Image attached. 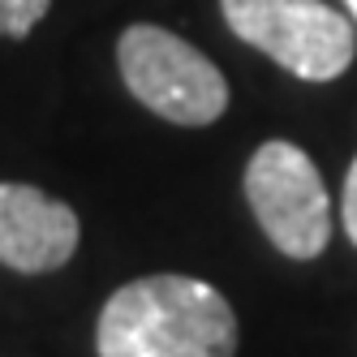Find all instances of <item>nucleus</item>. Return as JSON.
I'll list each match as a JSON object with an SVG mask.
<instances>
[{
    "instance_id": "nucleus-4",
    "label": "nucleus",
    "mask_w": 357,
    "mask_h": 357,
    "mask_svg": "<svg viewBox=\"0 0 357 357\" xmlns=\"http://www.w3.org/2000/svg\"><path fill=\"white\" fill-rule=\"evenodd\" d=\"M245 202L263 237L297 263H310L331 241L327 185L297 142L271 138L245 164Z\"/></svg>"
},
{
    "instance_id": "nucleus-2",
    "label": "nucleus",
    "mask_w": 357,
    "mask_h": 357,
    "mask_svg": "<svg viewBox=\"0 0 357 357\" xmlns=\"http://www.w3.org/2000/svg\"><path fill=\"white\" fill-rule=\"evenodd\" d=\"M116 69L142 108L155 116L202 130L215 125L228 108V82L224 73L198 52L194 43L151 22H134L116 39Z\"/></svg>"
},
{
    "instance_id": "nucleus-8",
    "label": "nucleus",
    "mask_w": 357,
    "mask_h": 357,
    "mask_svg": "<svg viewBox=\"0 0 357 357\" xmlns=\"http://www.w3.org/2000/svg\"><path fill=\"white\" fill-rule=\"evenodd\" d=\"M344 5H349V13H353V22H357V0H344Z\"/></svg>"
},
{
    "instance_id": "nucleus-1",
    "label": "nucleus",
    "mask_w": 357,
    "mask_h": 357,
    "mask_svg": "<svg viewBox=\"0 0 357 357\" xmlns=\"http://www.w3.org/2000/svg\"><path fill=\"white\" fill-rule=\"evenodd\" d=\"M99 357H233L237 314L194 275H142L121 284L95 323Z\"/></svg>"
},
{
    "instance_id": "nucleus-6",
    "label": "nucleus",
    "mask_w": 357,
    "mask_h": 357,
    "mask_svg": "<svg viewBox=\"0 0 357 357\" xmlns=\"http://www.w3.org/2000/svg\"><path fill=\"white\" fill-rule=\"evenodd\" d=\"M47 9H52V0H0V35L26 39L47 17Z\"/></svg>"
},
{
    "instance_id": "nucleus-5",
    "label": "nucleus",
    "mask_w": 357,
    "mask_h": 357,
    "mask_svg": "<svg viewBox=\"0 0 357 357\" xmlns=\"http://www.w3.org/2000/svg\"><path fill=\"white\" fill-rule=\"evenodd\" d=\"M78 211L35 185L0 181V263L22 275L61 271L78 254Z\"/></svg>"
},
{
    "instance_id": "nucleus-7",
    "label": "nucleus",
    "mask_w": 357,
    "mask_h": 357,
    "mask_svg": "<svg viewBox=\"0 0 357 357\" xmlns=\"http://www.w3.org/2000/svg\"><path fill=\"white\" fill-rule=\"evenodd\" d=\"M340 211H344V233L357 245V160H353V168L344 176V202H340Z\"/></svg>"
},
{
    "instance_id": "nucleus-3",
    "label": "nucleus",
    "mask_w": 357,
    "mask_h": 357,
    "mask_svg": "<svg viewBox=\"0 0 357 357\" xmlns=\"http://www.w3.org/2000/svg\"><path fill=\"white\" fill-rule=\"evenodd\" d=\"M228 31L301 82H331L353 65V22L323 0H220Z\"/></svg>"
}]
</instances>
